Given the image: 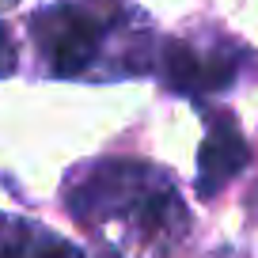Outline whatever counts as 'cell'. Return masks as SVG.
Instances as JSON below:
<instances>
[{"label": "cell", "instance_id": "cell-7", "mask_svg": "<svg viewBox=\"0 0 258 258\" xmlns=\"http://www.w3.org/2000/svg\"><path fill=\"white\" fill-rule=\"evenodd\" d=\"M16 8V0H0V16H4V12H12Z\"/></svg>", "mask_w": 258, "mask_h": 258}, {"label": "cell", "instance_id": "cell-3", "mask_svg": "<svg viewBox=\"0 0 258 258\" xmlns=\"http://www.w3.org/2000/svg\"><path fill=\"white\" fill-rule=\"evenodd\" d=\"M152 73L163 80L167 91H178V95H213V91L232 88L235 73H239V53H235V46L198 49L190 42L163 38L156 46Z\"/></svg>", "mask_w": 258, "mask_h": 258}, {"label": "cell", "instance_id": "cell-4", "mask_svg": "<svg viewBox=\"0 0 258 258\" xmlns=\"http://www.w3.org/2000/svg\"><path fill=\"white\" fill-rule=\"evenodd\" d=\"M250 160V148L243 141V129L228 114H217L209 121L202 148H198V198H217Z\"/></svg>", "mask_w": 258, "mask_h": 258}, {"label": "cell", "instance_id": "cell-6", "mask_svg": "<svg viewBox=\"0 0 258 258\" xmlns=\"http://www.w3.org/2000/svg\"><path fill=\"white\" fill-rule=\"evenodd\" d=\"M16 64H19V53H16V42H12V34L0 27V80L4 76L16 73Z\"/></svg>", "mask_w": 258, "mask_h": 258}, {"label": "cell", "instance_id": "cell-5", "mask_svg": "<svg viewBox=\"0 0 258 258\" xmlns=\"http://www.w3.org/2000/svg\"><path fill=\"white\" fill-rule=\"evenodd\" d=\"M0 258H80V250L42 224L0 213Z\"/></svg>", "mask_w": 258, "mask_h": 258}, {"label": "cell", "instance_id": "cell-2", "mask_svg": "<svg viewBox=\"0 0 258 258\" xmlns=\"http://www.w3.org/2000/svg\"><path fill=\"white\" fill-rule=\"evenodd\" d=\"M125 0H57L31 16V38L53 76L76 80L99 69L106 42L125 34Z\"/></svg>", "mask_w": 258, "mask_h": 258}, {"label": "cell", "instance_id": "cell-1", "mask_svg": "<svg viewBox=\"0 0 258 258\" xmlns=\"http://www.w3.org/2000/svg\"><path fill=\"white\" fill-rule=\"evenodd\" d=\"M64 209L114 250H171L190 228L175 182L141 160H95L64 182Z\"/></svg>", "mask_w": 258, "mask_h": 258}]
</instances>
